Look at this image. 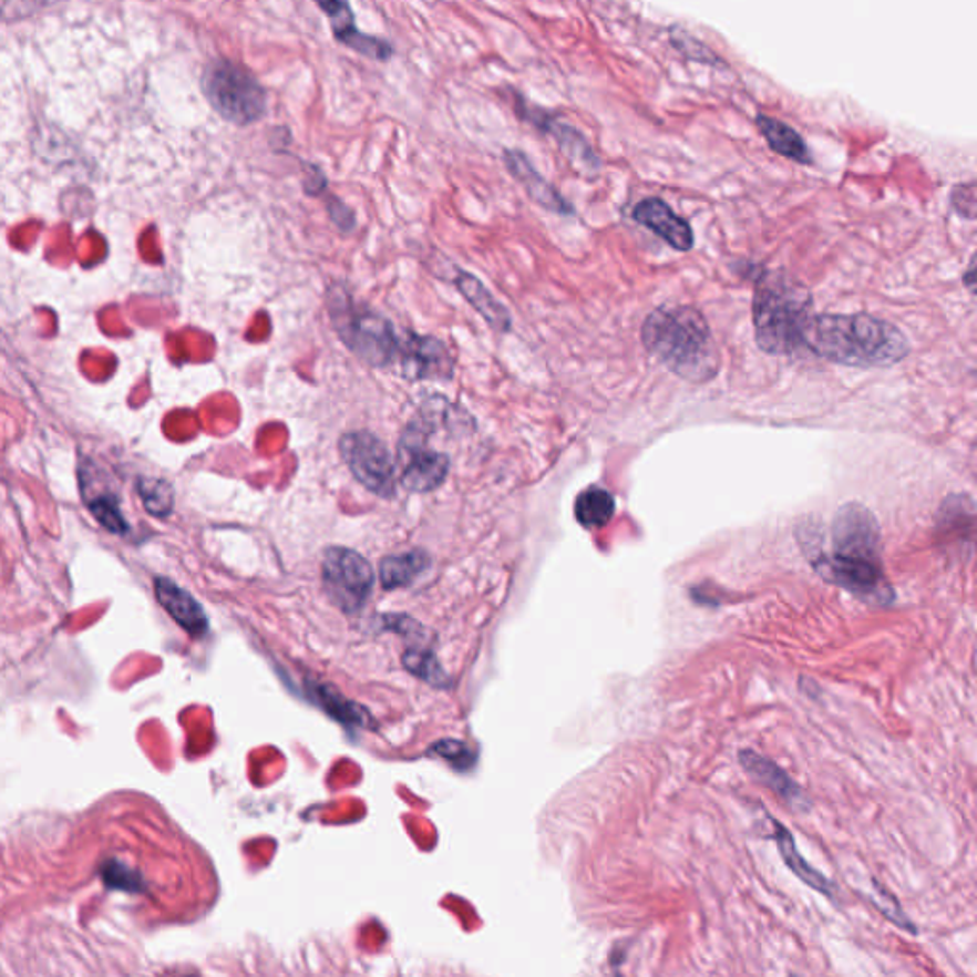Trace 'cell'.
Wrapping results in <instances>:
<instances>
[{
    "mask_svg": "<svg viewBox=\"0 0 977 977\" xmlns=\"http://www.w3.org/2000/svg\"><path fill=\"white\" fill-rule=\"evenodd\" d=\"M831 537V554L813 559L821 577L865 601L886 604L894 598L882 567L881 527L867 506L847 503L839 508Z\"/></svg>",
    "mask_w": 977,
    "mask_h": 977,
    "instance_id": "1",
    "label": "cell"
},
{
    "mask_svg": "<svg viewBox=\"0 0 977 977\" xmlns=\"http://www.w3.org/2000/svg\"><path fill=\"white\" fill-rule=\"evenodd\" d=\"M804 346L847 367H892L907 358L908 340L897 327L865 313L812 316Z\"/></svg>",
    "mask_w": 977,
    "mask_h": 977,
    "instance_id": "2",
    "label": "cell"
},
{
    "mask_svg": "<svg viewBox=\"0 0 977 977\" xmlns=\"http://www.w3.org/2000/svg\"><path fill=\"white\" fill-rule=\"evenodd\" d=\"M641 342L668 371L689 382H709L720 369V353L705 317L689 306L655 310L641 327Z\"/></svg>",
    "mask_w": 977,
    "mask_h": 977,
    "instance_id": "3",
    "label": "cell"
},
{
    "mask_svg": "<svg viewBox=\"0 0 977 977\" xmlns=\"http://www.w3.org/2000/svg\"><path fill=\"white\" fill-rule=\"evenodd\" d=\"M812 319L810 297L794 282L764 279L754 295V327L758 346L773 356L794 353L804 346Z\"/></svg>",
    "mask_w": 977,
    "mask_h": 977,
    "instance_id": "4",
    "label": "cell"
},
{
    "mask_svg": "<svg viewBox=\"0 0 977 977\" xmlns=\"http://www.w3.org/2000/svg\"><path fill=\"white\" fill-rule=\"evenodd\" d=\"M327 304L338 337L361 361L372 367L392 363L400 353V340L385 317L353 302L342 287L329 290Z\"/></svg>",
    "mask_w": 977,
    "mask_h": 977,
    "instance_id": "5",
    "label": "cell"
},
{
    "mask_svg": "<svg viewBox=\"0 0 977 977\" xmlns=\"http://www.w3.org/2000/svg\"><path fill=\"white\" fill-rule=\"evenodd\" d=\"M200 89L210 107L227 123L248 126L266 117V90L241 63L227 58L207 63L200 76Z\"/></svg>",
    "mask_w": 977,
    "mask_h": 977,
    "instance_id": "6",
    "label": "cell"
},
{
    "mask_svg": "<svg viewBox=\"0 0 977 977\" xmlns=\"http://www.w3.org/2000/svg\"><path fill=\"white\" fill-rule=\"evenodd\" d=\"M340 456L367 491L382 498L395 493V466L390 451L371 432H350L340 438Z\"/></svg>",
    "mask_w": 977,
    "mask_h": 977,
    "instance_id": "7",
    "label": "cell"
},
{
    "mask_svg": "<svg viewBox=\"0 0 977 977\" xmlns=\"http://www.w3.org/2000/svg\"><path fill=\"white\" fill-rule=\"evenodd\" d=\"M400 482L409 493H430L445 482L451 461L448 454L438 453L428 445V428L424 420H414L400 441Z\"/></svg>",
    "mask_w": 977,
    "mask_h": 977,
    "instance_id": "8",
    "label": "cell"
},
{
    "mask_svg": "<svg viewBox=\"0 0 977 977\" xmlns=\"http://www.w3.org/2000/svg\"><path fill=\"white\" fill-rule=\"evenodd\" d=\"M323 583L327 593L344 611H358L371 596L374 573L358 552L332 546L325 552Z\"/></svg>",
    "mask_w": 977,
    "mask_h": 977,
    "instance_id": "9",
    "label": "cell"
},
{
    "mask_svg": "<svg viewBox=\"0 0 977 977\" xmlns=\"http://www.w3.org/2000/svg\"><path fill=\"white\" fill-rule=\"evenodd\" d=\"M517 113H520L525 121L535 124L538 131L551 134L552 138L558 142L562 153H564L565 157L569 158V163H572L577 171H583V173L588 174H594L598 171L599 158L596 157V153H594L590 144L586 142L585 136H583L575 126L562 123V121H558L554 115L546 113V111L538 110V107H531V105L522 102L520 97H517Z\"/></svg>",
    "mask_w": 977,
    "mask_h": 977,
    "instance_id": "10",
    "label": "cell"
},
{
    "mask_svg": "<svg viewBox=\"0 0 977 977\" xmlns=\"http://www.w3.org/2000/svg\"><path fill=\"white\" fill-rule=\"evenodd\" d=\"M317 7L323 10L331 21L332 35L344 47L367 55L379 62H388L392 58L393 50L390 42L382 41L379 37L366 35L356 25V16L348 0H316Z\"/></svg>",
    "mask_w": 977,
    "mask_h": 977,
    "instance_id": "11",
    "label": "cell"
},
{
    "mask_svg": "<svg viewBox=\"0 0 977 977\" xmlns=\"http://www.w3.org/2000/svg\"><path fill=\"white\" fill-rule=\"evenodd\" d=\"M403 372L409 379H449L453 361L448 348L430 337H414L400 344Z\"/></svg>",
    "mask_w": 977,
    "mask_h": 977,
    "instance_id": "12",
    "label": "cell"
},
{
    "mask_svg": "<svg viewBox=\"0 0 977 977\" xmlns=\"http://www.w3.org/2000/svg\"><path fill=\"white\" fill-rule=\"evenodd\" d=\"M634 218L680 253H688L693 247V229L662 199L649 197L641 200L634 208Z\"/></svg>",
    "mask_w": 977,
    "mask_h": 977,
    "instance_id": "13",
    "label": "cell"
},
{
    "mask_svg": "<svg viewBox=\"0 0 977 977\" xmlns=\"http://www.w3.org/2000/svg\"><path fill=\"white\" fill-rule=\"evenodd\" d=\"M155 594L158 604L165 607V611L173 617L179 627L192 636H203L207 633L208 619L199 601L192 594L179 588L171 578H155Z\"/></svg>",
    "mask_w": 977,
    "mask_h": 977,
    "instance_id": "14",
    "label": "cell"
},
{
    "mask_svg": "<svg viewBox=\"0 0 977 977\" xmlns=\"http://www.w3.org/2000/svg\"><path fill=\"white\" fill-rule=\"evenodd\" d=\"M504 163L508 166L510 174H514L517 182H522V186L527 189L531 199L538 203L541 207L548 208L552 213L573 214V207L567 200L559 195L554 187L533 168L529 158L525 157L522 152L504 153Z\"/></svg>",
    "mask_w": 977,
    "mask_h": 977,
    "instance_id": "15",
    "label": "cell"
},
{
    "mask_svg": "<svg viewBox=\"0 0 977 977\" xmlns=\"http://www.w3.org/2000/svg\"><path fill=\"white\" fill-rule=\"evenodd\" d=\"M739 762L743 765L744 771L751 773L752 778L764 783L768 789L779 794L792 808H808L810 805L804 792L800 791V786L786 775L785 771L781 770L778 764H773L768 758L751 751V749H744L739 752Z\"/></svg>",
    "mask_w": 977,
    "mask_h": 977,
    "instance_id": "16",
    "label": "cell"
},
{
    "mask_svg": "<svg viewBox=\"0 0 977 977\" xmlns=\"http://www.w3.org/2000/svg\"><path fill=\"white\" fill-rule=\"evenodd\" d=\"M757 126L771 150L779 153L781 157L791 158L802 165L812 163V155H810L804 138L789 124L778 121V119L768 117V115H758Z\"/></svg>",
    "mask_w": 977,
    "mask_h": 977,
    "instance_id": "17",
    "label": "cell"
},
{
    "mask_svg": "<svg viewBox=\"0 0 977 977\" xmlns=\"http://www.w3.org/2000/svg\"><path fill=\"white\" fill-rule=\"evenodd\" d=\"M454 285H456V289L461 290L462 297L466 298L472 304V308H475L485 317V321L495 331H510L512 319H510L508 310L504 308L503 304L496 302L495 298L491 297V292L483 287L482 282L477 281L475 277L470 276V274L459 271L456 279H454Z\"/></svg>",
    "mask_w": 977,
    "mask_h": 977,
    "instance_id": "18",
    "label": "cell"
},
{
    "mask_svg": "<svg viewBox=\"0 0 977 977\" xmlns=\"http://www.w3.org/2000/svg\"><path fill=\"white\" fill-rule=\"evenodd\" d=\"M773 829H775V839H778L779 850H781L783 860H785L786 865L791 867L792 873L796 874L800 881L808 884V886L815 889V892L833 897V882L825 878L823 874L817 873V871H815V868H813L812 865L800 855L799 847H796V842L792 839L791 831H789L783 823H779V821H773Z\"/></svg>",
    "mask_w": 977,
    "mask_h": 977,
    "instance_id": "19",
    "label": "cell"
},
{
    "mask_svg": "<svg viewBox=\"0 0 977 977\" xmlns=\"http://www.w3.org/2000/svg\"><path fill=\"white\" fill-rule=\"evenodd\" d=\"M615 496L604 487H588L575 501V517L586 529H599L611 522Z\"/></svg>",
    "mask_w": 977,
    "mask_h": 977,
    "instance_id": "20",
    "label": "cell"
},
{
    "mask_svg": "<svg viewBox=\"0 0 977 977\" xmlns=\"http://www.w3.org/2000/svg\"><path fill=\"white\" fill-rule=\"evenodd\" d=\"M430 565L428 554L420 551L407 552L400 556H390L380 564V580L384 588H398L409 585L414 577Z\"/></svg>",
    "mask_w": 977,
    "mask_h": 977,
    "instance_id": "21",
    "label": "cell"
},
{
    "mask_svg": "<svg viewBox=\"0 0 977 977\" xmlns=\"http://www.w3.org/2000/svg\"><path fill=\"white\" fill-rule=\"evenodd\" d=\"M84 503L89 506L90 514L96 517L97 524L113 535H124L128 531V524L124 520L119 498L111 491H94L92 496L84 495Z\"/></svg>",
    "mask_w": 977,
    "mask_h": 977,
    "instance_id": "22",
    "label": "cell"
},
{
    "mask_svg": "<svg viewBox=\"0 0 977 977\" xmlns=\"http://www.w3.org/2000/svg\"><path fill=\"white\" fill-rule=\"evenodd\" d=\"M140 498L147 514L155 517H166L173 514L174 510V491L171 483L165 480H155V477H142L136 483Z\"/></svg>",
    "mask_w": 977,
    "mask_h": 977,
    "instance_id": "23",
    "label": "cell"
},
{
    "mask_svg": "<svg viewBox=\"0 0 977 977\" xmlns=\"http://www.w3.org/2000/svg\"><path fill=\"white\" fill-rule=\"evenodd\" d=\"M102 878L105 886L111 889H124V892H138L142 889V878L138 873H134L131 868L119 863V861H107L102 867Z\"/></svg>",
    "mask_w": 977,
    "mask_h": 977,
    "instance_id": "24",
    "label": "cell"
},
{
    "mask_svg": "<svg viewBox=\"0 0 977 977\" xmlns=\"http://www.w3.org/2000/svg\"><path fill=\"white\" fill-rule=\"evenodd\" d=\"M953 205L966 218H970V220L976 218V186H974V182L966 184V186L955 187Z\"/></svg>",
    "mask_w": 977,
    "mask_h": 977,
    "instance_id": "25",
    "label": "cell"
},
{
    "mask_svg": "<svg viewBox=\"0 0 977 977\" xmlns=\"http://www.w3.org/2000/svg\"><path fill=\"white\" fill-rule=\"evenodd\" d=\"M329 213H331L332 220L337 222L338 226L342 227V229L353 227V214L348 210L344 203H340V200L332 197Z\"/></svg>",
    "mask_w": 977,
    "mask_h": 977,
    "instance_id": "26",
    "label": "cell"
},
{
    "mask_svg": "<svg viewBox=\"0 0 977 977\" xmlns=\"http://www.w3.org/2000/svg\"><path fill=\"white\" fill-rule=\"evenodd\" d=\"M325 187H327V182H325L323 174L317 171V166H310V178L306 179V192L310 195H319L325 192Z\"/></svg>",
    "mask_w": 977,
    "mask_h": 977,
    "instance_id": "27",
    "label": "cell"
}]
</instances>
